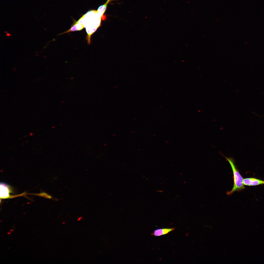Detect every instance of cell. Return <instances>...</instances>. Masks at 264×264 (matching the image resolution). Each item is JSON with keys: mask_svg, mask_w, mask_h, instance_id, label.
<instances>
[{"mask_svg": "<svg viewBox=\"0 0 264 264\" xmlns=\"http://www.w3.org/2000/svg\"><path fill=\"white\" fill-rule=\"evenodd\" d=\"M82 17V24L87 34L86 39L88 44H89L91 35L100 25L101 18L97 11L95 10L88 11Z\"/></svg>", "mask_w": 264, "mask_h": 264, "instance_id": "6da1fadb", "label": "cell"}, {"mask_svg": "<svg viewBox=\"0 0 264 264\" xmlns=\"http://www.w3.org/2000/svg\"><path fill=\"white\" fill-rule=\"evenodd\" d=\"M220 154L229 162L233 172L234 181L233 186L230 191L227 192V194L230 196L235 192L244 189L245 187L243 183V179L237 168L233 158L232 157H226L221 153Z\"/></svg>", "mask_w": 264, "mask_h": 264, "instance_id": "7a4b0ae2", "label": "cell"}, {"mask_svg": "<svg viewBox=\"0 0 264 264\" xmlns=\"http://www.w3.org/2000/svg\"><path fill=\"white\" fill-rule=\"evenodd\" d=\"M243 183L245 185L256 186L264 184V181L253 178H246L243 179Z\"/></svg>", "mask_w": 264, "mask_h": 264, "instance_id": "3957f363", "label": "cell"}, {"mask_svg": "<svg viewBox=\"0 0 264 264\" xmlns=\"http://www.w3.org/2000/svg\"><path fill=\"white\" fill-rule=\"evenodd\" d=\"M175 229V228L157 229L155 230L151 235L156 236H160L167 234Z\"/></svg>", "mask_w": 264, "mask_h": 264, "instance_id": "277c9868", "label": "cell"}, {"mask_svg": "<svg viewBox=\"0 0 264 264\" xmlns=\"http://www.w3.org/2000/svg\"><path fill=\"white\" fill-rule=\"evenodd\" d=\"M84 28V27L83 24L79 23L76 21L72 25L70 29L67 31L60 34L59 35L70 32L80 31L82 30Z\"/></svg>", "mask_w": 264, "mask_h": 264, "instance_id": "5b68a950", "label": "cell"}, {"mask_svg": "<svg viewBox=\"0 0 264 264\" xmlns=\"http://www.w3.org/2000/svg\"><path fill=\"white\" fill-rule=\"evenodd\" d=\"M9 191L7 186L4 184H0V197L2 198H6L8 197Z\"/></svg>", "mask_w": 264, "mask_h": 264, "instance_id": "8992f818", "label": "cell"}, {"mask_svg": "<svg viewBox=\"0 0 264 264\" xmlns=\"http://www.w3.org/2000/svg\"><path fill=\"white\" fill-rule=\"evenodd\" d=\"M110 0H107L104 4L100 6L98 9L97 11L98 13L102 19L103 16L106 17L105 16L103 15V14L106 11L108 4Z\"/></svg>", "mask_w": 264, "mask_h": 264, "instance_id": "52a82bcc", "label": "cell"}, {"mask_svg": "<svg viewBox=\"0 0 264 264\" xmlns=\"http://www.w3.org/2000/svg\"><path fill=\"white\" fill-rule=\"evenodd\" d=\"M81 218H82V217H80L79 218H78V220H78V221L80 220H81Z\"/></svg>", "mask_w": 264, "mask_h": 264, "instance_id": "ba28073f", "label": "cell"}]
</instances>
